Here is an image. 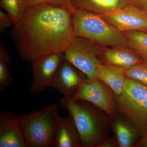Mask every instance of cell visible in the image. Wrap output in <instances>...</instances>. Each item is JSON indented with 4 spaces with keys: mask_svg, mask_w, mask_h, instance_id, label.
Listing matches in <instances>:
<instances>
[{
    "mask_svg": "<svg viewBox=\"0 0 147 147\" xmlns=\"http://www.w3.org/2000/svg\"><path fill=\"white\" fill-rule=\"evenodd\" d=\"M73 11L53 3L26 7L13 25L11 36L24 61L63 54L74 38Z\"/></svg>",
    "mask_w": 147,
    "mask_h": 147,
    "instance_id": "cell-1",
    "label": "cell"
},
{
    "mask_svg": "<svg viewBox=\"0 0 147 147\" xmlns=\"http://www.w3.org/2000/svg\"><path fill=\"white\" fill-rule=\"evenodd\" d=\"M59 105L72 117L79 132L83 147H96L109 137L111 119L105 113L90 102L73 101L63 96Z\"/></svg>",
    "mask_w": 147,
    "mask_h": 147,
    "instance_id": "cell-2",
    "label": "cell"
},
{
    "mask_svg": "<svg viewBox=\"0 0 147 147\" xmlns=\"http://www.w3.org/2000/svg\"><path fill=\"white\" fill-rule=\"evenodd\" d=\"M72 22L75 37L85 38L102 47H129L123 33L99 14L76 9Z\"/></svg>",
    "mask_w": 147,
    "mask_h": 147,
    "instance_id": "cell-3",
    "label": "cell"
},
{
    "mask_svg": "<svg viewBox=\"0 0 147 147\" xmlns=\"http://www.w3.org/2000/svg\"><path fill=\"white\" fill-rule=\"evenodd\" d=\"M59 116L57 105L54 103L19 116L28 147H54Z\"/></svg>",
    "mask_w": 147,
    "mask_h": 147,
    "instance_id": "cell-4",
    "label": "cell"
},
{
    "mask_svg": "<svg viewBox=\"0 0 147 147\" xmlns=\"http://www.w3.org/2000/svg\"><path fill=\"white\" fill-rule=\"evenodd\" d=\"M115 97L119 114L132 124L141 137L147 134V86L126 78L121 93Z\"/></svg>",
    "mask_w": 147,
    "mask_h": 147,
    "instance_id": "cell-5",
    "label": "cell"
},
{
    "mask_svg": "<svg viewBox=\"0 0 147 147\" xmlns=\"http://www.w3.org/2000/svg\"><path fill=\"white\" fill-rule=\"evenodd\" d=\"M102 47L82 37H75L63 53L68 61L86 75L87 79L96 78L102 61L99 58Z\"/></svg>",
    "mask_w": 147,
    "mask_h": 147,
    "instance_id": "cell-6",
    "label": "cell"
},
{
    "mask_svg": "<svg viewBox=\"0 0 147 147\" xmlns=\"http://www.w3.org/2000/svg\"><path fill=\"white\" fill-rule=\"evenodd\" d=\"M115 96L113 90L101 80L97 78H83L71 100L90 102L113 119L119 115L116 108Z\"/></svg>",
    "mask_w": 147,
    "mask_h": 147,
    "instance_id": "cell-7",
    "label": "cell"
},
{
    "mask_svg": "<svg viewBox=\"0 0 147 147\" xmlns=\"http://www.w3.org/2000/svg\"><path fill=\"white\" fill-rule=\"evenodd\" d=\"M64 59L63 54L55 53L31 61L33 78L29 92L38 94L51 87L55 73Z\"/></svg>",
    "mask_w": 147,
    "mask_h": 147,
    "instance_id": "cell-8",
    "label": "cell"
},
{
    "mask_svg": "<svg viewBox=\"0 0 147 147\" xmlns=\"http://www.w3.org/2000/svg\"><path fill=\"white\" fill-rule=\"evenodd\" d=\"M121 32L139 31L147 32V12L133 4L120 10L100 15Z\"/></svg>",
    "mask_w": 147,
    "mask_h": 147,
    "instance_id": "cell-9",
    "label": "cell"
},
{
    "mask_svg": "<svg viewBox=\"0 0 147 147\" xmlns=\"http://www.w3.org/2000/svg\"><path fill=\"white\" fill-rule=\"evenodd\" d=\"M0 147H28L19 116L10 110L0 112Z\"/></svg>",
    "mask_w": 147,
    "mask_h": 147,
    "instance_id": "cell-10",
    "label": "cell"
},
{
    "mask_svg": "<svg viewBox=\"0 0 147 147\" xmlns=\"http://www.w3.org/2000/svg\"><path fill=\"white\" fill-rule=\"evenodd\" d=\"M69 62L64 60L58 68L52 81L51 87L58 90L64 96L71 98L76 93L83 79Z\"/></svg>",
    "mask_w": 147,
    "mask_h": 147,
    "instance_id": "cell-11",
    "label": "cell"
},
{
    "mask_svg": "<svg viewBox=\"0 0 147 147\" xmlns=\"http://www.w3.org/2000/svg\"><path fill=\"white\" fill-rule=\"evenodd\" d=\"M99 58L102 63L125 70L146 62L134 50L125 47H102Z\"/></svg>",
    "mask_w": 147,
    "mask_h": 147,
    "instance_id": "cell-12",
    "label": "cell"
},
{
    "mask_svg": "<svg viewBox=\"0 0 147 147\" xmlns=\"http://www.w3.org/2000/svg\"><path fill=\"white\" fill-rule=\"evenodd\" d=\"M79 132L72 117H61L57 121L54 147H81Z\"/></svg>",
    "mask_w": 147,
    "mask_h": 147,
    "instance_id": "cell-13",
    "label": "cell"
},
{
    "mask_svg": "<svg viewBox=\"0 0 147 147\" xmlns=\"http://www.w3.org/2000/svg\"><path fill=\"white\" fill-rule=\"evenodd\" d=\"M74 8L101 15L133 4L131 0H71ZM134 5V4H133Z\"/></svg>",
    "mask_w": 147,
    "mask_h": 147,
    "instance_id": "cell-14",
    "label": "cell"
},
{
    "mask_svg": "<svg viewBox=\"0 0 147 147\" xmlns=\"http://www.w3.org/2000/svg\"><path fill=\"white\" fill-rule=\"evenodd\" d=\"M111 119V128L115 134L118 147H134L141 137L136 129L120 114Z\"/></svg>",
    "mask_w": 147,
    "mask_h": 147,
    "instance_id": "cell-15",
    "label": "cell"
},
{
    "mask_svg": "<svg viewBox=\"0 0 147 147\" xmlns=\"http://www.w3.org/2000/svg\"><path fill=\"white\" fill-rule=\"evenodd\" d=\"M96 77L108 85L116 95L121 93L126 78L125 69L103 63L98 69Z\"/></svg>",
    "mask_w": 147,
    "mask_h": 147,
    "instance_id": "cell-16",
    "label": "cell"
},
{
    "mask_svg": "<svg viewBox=\"0 0 147 147\" xmlns=\"http://www.w3.org/2000/svg\"><path fill=\"white\" fill-rule=\"evenodd\" d=\"M128 40L129 46L147 62V32L139 31L122 32Z\"/></svg>",
    "mask_w": 147,
    "mask_h": 147,
    "instance_id": "cell-17",
    "label": "cell"
},
{
    "mask_svg": "<svg viewBox=\"0 0 147 147\" xmlns=\"http://www.w3.org/2000/svg\"><path fill=\"white\" fill-rule=\"evenodd\" d=\"M11 59L2 45L0 46V90L9 88L13 84V78L7 65L10 63Z\"/></svg>",
    "mask_w": 147,
    "mask_h": 147,
    "instance_id": "cell-18",
    "label": "cell"
},
{
    "mask_svg": "<svg viewBox=\"0 0 147 147\" xmlns=\"http://www.w3.org/2000/svg\"><path fill=\"white\" fill-rule=\"evenodd\" d=\"M0 6L10 14L14 24L20 20L26 8L22 0H1Z\"/></svg>",
    "mask_w": 147,
    "mask_h": 147,
    "instance_id": "cell-19",
    "label": "cell"
},
{
    "mask_svg": "<svg viewBox=\"0 0 147 147\" xmlns=\"http://www.w3.org/2000/svg\"><path fill=\"white\" fill-rule=\"evenodd\" d=\"M126 78L147 86V62L125 69Z\"/></svg>",
    "mask_w": 147,
    "mask_h": 147,
    "instance_id": "cell-20",
    "label": "cell"
},
{
    "mask_svg": "<svg viewBox=\"0 0 147 147\" xmlns=\"http://www.w3.org/2000/svg\"><path fill=\"white\" fill-rule=\"evenodd\" d=\"M26 7L37 5L44 3H53L58 4L69 9L74 12L75 9L72 4L71 0H22Z\"/></svg>",
    "mask_w": 147,
    "mask_h": 147,
    "instance_id": "cell-21",
    "label": "cell"
},
{
    "mask_svg": "<svg viewBox=\"0 0 147 147\" xmlns=\"http://www.w3.org/2000/svg\"><path fill=\"white\" fill-rule=\"evenodd\" d=\"M13 18L8 13H3L0 11V33L3 34L7 28L14 25Z\"/></svg>",
    "mask_w": 147,
    "mask_h": 147,
    "instance_id": "cell-22",
    "label": "cell"
},
{
    "mask_svg": "<svg viewBox=\"0 0 147 147\" xmlns=\"http://www.w3.org/2000/svg\"><path fill=\"white\" fill-rule=\"evenodd\" d=\"M118 147V143L116 137H108L100 142L96 147Z\"/></svg>",
    "mask_w": 147,
    "mask_h": 147,
    "instance_id": "cell-23",
    "label": "cell"
},
{
    "mask_svg": "<svg viewBox=\"0 0 147 147\" xmlns=\"http://www.w3.org/2000/svg\"><path fill=\"white\" fill-rule=\"evenodd\" d=\"M133 4L147 11V0H131Z\"/></svg>",
    "mask_w": 147,
    "mask_h": 147,
    "instance_id": "cell-24",
    "label": "cell"
},
{
    "mask_svg": "<svg viewBox=\"0 0 147 147\" xmlns=\"http://www.w3.org/2000/svg\"><path fill=\"white\" fill-rule=\"evenodd\" d=\"M134 147H147V134L140 137Z\"/></svg>",
    "mask_w": 147,
    "mask_h": 147,
    "instance_id": "cell-25",
    "label": "cell"
},
{
    "mask_svg": "<svg viewBox=\"0 0 147 147\" xmlns=\"http://www.w3.org/2000/svg\"></svg>",
    "mask_w": 147,
    "mask_h": 147,
    "instance_id": "cell-26",
    "label": "cell"
}]
</instances>
